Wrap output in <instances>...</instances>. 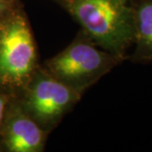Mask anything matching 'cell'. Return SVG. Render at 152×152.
Returning <instances> with one entry per match:
<instances>
[{
	"mask_svg": "<svg viewBox=\"0 0 152 152\" xmlns=\"http://www.w3.org/2000/svg\"><path fill=\"white\" fill-rule=\"evenodd\" d=\"M99 48L127 59L134 44L133 0H57Z\"/></svg>",
	"mask_w": 152,
	"mask_h": 152,
	"instance_id": "cell-1",
	"label": "cell"
},
{
	"mask_svg": "<svg viewBox=\"0 0 152 152\" xmlns=\"http://www.w3.org/2000/svg\"><path fill=\"white\" fill-rule=\"evenodd\" d=\"M124 60L99 48L81 31L65 49L46 62L44 69L83 95L86 90Z\"/></svg>",
	"mask_w": 152,
	"mask_h": 152,
	"instance_id": "cell-2",
	"label": "cell"
},
{
	"mask_svg": "<svg viewBox=\"0 0 152 152\" xmlns=\"http://www.w3.org/2000/svg\"><path fill=\"white\" fill-rule=\"evenodd\" d=\"M38 66L28 19L15 9L0 18V87L20 93Z\"/></svg>",
	"mask_w": 152,
	"mask_h": 152,
	"instance_id": "cell-3",
	"label": "cell"
},
{
	"mask_svg": "<svg viewBox=\"0 0 152 152\" xmlns=\"http://www.w3.org/2000/svg\"><path fill=\"white\" fill-rule=\"evenodd\" d=\"M20 93L18 101L22 108L47 133L59 124L82 96L39 66Z\"/></svg>",
	"mask_w": 152,
	"mask_h": 152,
	"instance_id": "cell-4",
	"label": "cell"
},
{
	"mask_svg": "<svg viewBox=\"0 0 152 152\" xmlns=\"http://www.w3.org/2000/svg\"><path fill=\"white\" fill-rule=\"evenodd\" d=\"M0 131L2 144L10 152L43 151L48 134L26 113L18 99L10 102Z\"/></svg>",
	"mask_w": 152,
	"mask_h": 152,
	"instance_id": "cell-5",
	"label": "cell"
},
{
	"mask_svg": "<svg viewBox=\"0 0 152 152\" xmlns=\"http://www.w3.org/2000/svg\"><path fill=\"white\" fill-rule=\"evenodd\" d=\"M134 49L130 59L135 63H152V0L134 2Z\"/></svg>",
	"mask_w": 152,
	"mask_h": 152,
	"instance_id": "cell-6",
	"label": "cell"
},
{
	"mask_svg": "<svg viewBox=\"0 0 152 152\" xmlns=\"http://www.w3.org/2000/svg\"><path fill=\"white\" fill-rule=\"evenodd\" d=\"M10 102V96H8V94L6 93L0 91V127L4 122L7 107Z\"/></svg>",
	"mask_w": 152,
	"mask_h": 152,
	"instance_id": "cell-7",
	"label": "cell"
},
{
	"mask_svg": "<svg viewBox=\"0 0 152 152\" xmlns=\"http://www.w3.org/2000/svg\"><path fill=\"white\" fill-rule=\"evenodd\" d=\"M16 9L15 2L8 0H0V18L5 16Z\"/></svg>",
	"mask_w": 152,
	"mask_h": 152,
	"instance_id": "cell-8",
	"label": "cell"
},
{
	"mask_svg": "<svg viewBox=\"0 0 152 152\" xmlns=\"http://www.w3.org/2000/svg\"><path fill=\"white\" fill-rule=\"evenodd\" d=\"M8 1H11V2H15V0H8Z\"/></svg>",
	"mask_w": 152,
	"mask_h": 152,
	"instance_id": "cell-9",
	"label": "cell"
}]
</instances>
